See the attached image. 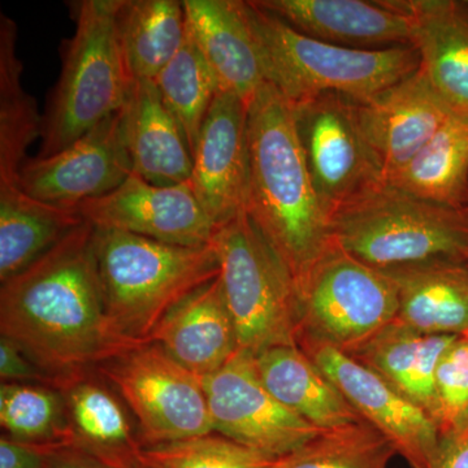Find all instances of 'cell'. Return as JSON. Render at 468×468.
Wrapping results in <instances>:
<instances>
[{
  "label": "cell",
  "mask_w": 468,
  "mask_h": 468,
  "mask_svg": "<svg viewBox=\"0 0 468 468\" xmlns=\"http://www.w3.org/2000/svg\"><path fill=\"white\" fill-rule=\"evenodd\" d=\"M254 356L267 389L307 423L329 431L363 420L298 345L270 347Z\"/></svg>",
  "instance_id": "cell-23"
},
{
  "label": "cell",
  "mask_w": 468,
  "mask_h": 468,
  "mask_svg": "<svg viewBox=\"0 0 468 468\" xmlns=\"http://www.w3.org/2000/svg\"><path fill=\"white\" fill-rule=\"evenodd\" d=\"M70 5L75 33L60 46L61 72L43 112L38 158L60 153L119 112L132 82L117 36L122 0Z\"/></svg>",
  "instance_id": "cell-6"
},
{
  "label": "cell",
  "mask_w": 468,
  "mask_h": 468,
  "mask_svg": "<svg viewBox=\"0 0 468 468\" xmlns=\"http://www.w3.org/2000/svg\"><path fill=\"white\" fill-rule=\"evenodd\" d=\"M77 209L97 229L120 230L187 248L211 245L218 229L190 183L160 186L134 174L112 192Z\"/></svg>",
  "instance_id": "cell-13"
},
{
  "label": "cell",
  "mask_w": 468,
  "mask_h": 468,
  "mask_svg": "<svg viewBox=\"0 0 468 468\" xmlns=\"http://www.w3.org/2000/svg\"><path fill=\"white\" fill-rule=\"evenodd\" d=\"M58 445H39L0 437V468H46L48 455Z\"/></svg>",
  "instance_id": "cell-36"
},
{
  "label": "cell",
  "mask_w": 468,
  "mask_h": 468,
  "mask_svg": "<svg viewBox=\"0 0 468 468\" xmlns=\"http://www.w3.org/2000/svg\"><path fill=\"white\" fill-rule=\"evenodd\" d=\"M66 403L73 445L116 466L135 457L141 443L119 394L111 392L94 369L61 381L58 387Z\"/></svg>",
  "instance_id": "cell-24"
},
{
  "label": "cell",
  "mask_w": 468,
  "mask_h": 468,
  "mask_svg": "<svg viewBox=\"0 0 468 468\" xmlns=\"http://www.w3.org/2000/svg\"><path fill=\"white\" fill-rule=\"evenodd\" d=\"M461 337H463L464 340L468 341V328L463 332V334L461 335Z\"/></svg>",
  "instance_id": "cell-40"
},
{
  "label": "cell",
  "mask_w": 468,
  "mask_h": 468,
  "mask_svg": "<svg viewBox=\"0 0 468 468\" xmlns=\"http://www.w3.org/2000/svg\"><path fill=\"white\" fill-rule=\"evenodd\" d=\"M211 245L239 350L257 356L297 345V284L248 212L218 227Z\"/></svg>",
  "instance_id": "cell-7"
},
{
  "label": "cell",
  "mask_w": 468,
  "mask_h": 468,
  "mask_svg": "<svg viewBox=\"0 0 468 468\" xmlns=\"http://www.w3.org/2000/svg\"><path fill=\"white\" fill-rule=\"evenodd\" d=\"M187 34L217 80L218 91L250 104L266 82L260 52L239 0H183Z\"/></svg>",
  "instance_id": "cell-18"
},
{
  "label": "cell",
  "mask_w": 468,
  "mask_h": 468,
  "mask_svg": "<svg viewBox=\"0 0 468 468\" xmlns=\"http://www.w3.org/2000/svg\"><path fill=\"white\" fill-rule=\"evenodd\" d=\"M94 230L85 221L0 288V335L54 378L57 389L133 346L107 316Z\"/></svg>",
  "instance_id": "cell-1"
},
{
  "label": "cell",
  "mask_w": 468,
  "mask_h": 468,
  "mask_svg": "<svg viewBox=\"0 0 468 468\" xmlns=\"http://www.w3.org/2000/svg\"><path fill=\"white\" fill-rule=\"evenodd\" d=\"M138 455L155 468H267L272 462L218 433L143 446Z\"/></svg>",
  "instance_id": "cell-33"
},
{
  "label": "cell",
  "mask_w": 468,
  "mask_h": 468,
  "mask_svg": "<svg viewBox=\"0 0 468 468\" xmlns=\"http://www.w3.org/2000/svg\"><path fill=\"white\" fill-rule=\"evenodd\" d=\"M94 248L107 316L133 345L149 343L176 304L220 275L212 245L187 248L95 228Z\"/></svg>",
  "instance_id": "cell-3"
},
{
  "label": "cell",
  "mask_w": 468,
  "mask_h": 468,
  "mask_svg": "<svg viewBox=\"0 0 468 468\" xmlns=\"http://www.w3.org/2000/svg\"><path fill=\"white\" fill-rule=\"evenodd\" d=\"M411 21L421 72L455 115L468 119V5L455 0H393Z\"/></svg>",
  "instance_id": "cell-21"
},
{
  "label": "cell",
  "mask_w": 468,
  "mask_h": 468,
  "mask_svg": "<svg viewBox=\"0 0 468 468\" xmlns=\"http://www.w3.org/2000/svg\"><path fill=\"white\" fill-rule=\"evenodd\" d=\"M46 468H116L76 445H58L48 455Z\"/></svg>",
  "instance_id": "cell-38"
},
{
  "label": "cell",
  "mask_w": 468,
  "mask_h": 468,
  "mask_svg": "<svg viewBox=\"0 0 468 468\" xmlns=\"http://www.w3.org/2000/svg\"><path fill=\"white\" fill-rule=\"evenodd\" d=\"M466 261L468 263V252H467V255H466Z\"/></svg>",
  "instance_id": "cell-41"
},
{
  "label": "cell",
  "mask_w": 468,
  "mask_h": 468,
  "mask_svg": "<svg viewBox=\"0 0 468 468\" xmlns=\"http://www.w3.org/2000/svg\"><path fill=\"white\" fill-rule=\"evenodd\" d=\"M458 337L420 334L396 320L351 356L387 378L432 418L437 368Z\"/></svg>",
  "instance_id": "cell-25"
},
{
  "label": "cell",
  "mask_w": 468,
  "mask_h": 468,
  "mask_svg": "<svg viewBox=\"0 0 468 468\" xmlns=\"http://www.w3.org/2000/svg\"><path fill=\"white\" fill-rule=\"evenodd\" d=\"M331 242L381 271L431 261H466L468 206L426 201L383 181L335 212Z\"/></svg>",
  "instance_id": "cell-5"
},
{
  "label": "cell",
  "mask_w": 468,
  "mask_h": 468,
  "mask_svg": "<svg viewBox=\"0 0 468 468\" xmlns=\"http://www.w3.org/2000/svg\"><path fill=\"white\" fill-rule=\"evenodd\" d=\"M140 454V452H138ZM116 468H155L147 464L146 462L141 460L140 455H135V457L128 458V460L122 461L120 463H117Z\"/></svg>",
  "instance_id": "cell-39"
},
{
  "label": "cell",
  "mask_w": 468,
  "mask_h": 468,
  "mask_svg": "<svg viewBox=\"0 0 468 468\" xmlns=\"http://www.w3.org/2000/svg\"><path fill=\"white\" fill-rule=\"evenodd\" d=\"M396 448L367 421L323 431L267 468H388Z\"/></svg>",
  "instance_id": "cell-32"
},
{
  "label": "cell",
  "mask_w": 468,
  "mask_h": 468,
  "mask_svg": "<svg viewBox=\"0 0 468 468\" xmlns=\"http://www.w3.org/2000/svg\"><path fill=\"white\" fill-rule=\"evenodd\" d=\"M202 380L214 433L270 460L297 451L323 432L267 389L248 351H237L226 366Z\"/></svg>",
  "instance_id": "cell-11"
},
{
  "label": "cell",
  "mask_w": 468,
  "mask_h": 468,
  "mask_svg": "<svg viewBox=\"0 0 468 468\" xmlns=\"http://www.w3.org/2000/svg\"><path fill=\"white\" fill-rule=\"evenodd\" d=\"M120 132L134 175L160 186L190 183L192 151L155 81L131 82L120 110Z\"/></svg>",
  "instance_id": "cell-19"
},
{
  "label": "cell",
  "mask_w": 468,
  "mask_h": 468,
  "mask_svg": "<svg viewBox=\"0 0 468 468\" xmlns=\"http://www.w3.org/2000/svg\"><path fill=\"white\" fill-rule=\"evenodd\" d=\"M250 185L249 107L218 92L193 153L190 186L215 227L246 211Z\"/></svg>",
  "instance_id": "cell-15"
},
{
  "label": "cell",
  "mask_w": 468,
  "mask_h": 468,
  "mask_svg": "<svg viewBox=\"0 0 468 468\" xmlns=\"http://www.w3.org/2000/svg\"><path fill=\"white\" fill-rule=\"evenodd\" d=\"M428 468H468V427L440 439L439 449Z\"/></svg>",
  "instance_id": "cell-37"
},
{
  "label": "cell",
  "mask_w": 468,
  "mask_h": 468,
  "mask_svg": "<svg viewBox=\"0 0 468 468\" xmlns=\"http://www.w3.org/2000/svg\"><path fill=\"white\" fill-rule=\"evenodd\" d=\"M466 3H467V5H468V2H466Z\"/></svg>",
  "instance_id": "cell-42"
},
{
  "label": "cell",
  "mask_w": 468,
  "mask_h": 468,
  "mask_svg": "<svg viewBox=\"0 0 468 468\" xmlns=\"http://www.w3.org/2000/svg\"><path fill=\"white\" fill-rule=\"evenodd\" d=\"M301 347L363 420L383 433L411 468H428L440 445L433 419L387 378L349 354L316 343Z\"/></svg>",
  "instance_id": "cell-12"
},
{
  "label": "cell",
  "mask_w": 468,
  "mask_h": 468,
  "mask_svg": "<svg viewBox=\"0 0 468 468\" xmlns=\"http://www.w3.org/2000/svg\"><path fill=\"white\" fill-rule=\"evenodd\" d=\"M311 38L360 50L412 46L411 21L393 0H255Z\"/></svg>",
  "instance_id": "cell-17"
},
{
  "label": "cell",
  "mask_w": 468,
  "mask_h": 468,
  "mask_svg": "<svg viewBox=\"0 0 468 468\" xmlns=\"http://www.w3.org/2000/svg\"><path fill=\"white\" fill-rule=\"evenodd\" d=\"M432 419L440 439L468 427V341L461 335L437 368Z\"/></svg>",
  "instance_id": "cell-34"
},
{
  "label": "cell",
  "mask_w": 468,
  "mask_h": 468,
  "mask_svg": "<svg viewBox=\"0 0 468 468\" xmlns=\"http://www.w3.org/2000/svg\"><path fill=\"white\" fill-rule=\"evenodd\" d=\"M162 101L176 117L194 153L218 91L217 80L189 34L183 48L155 80Z\"/></svg>",
  "instance_id": "cell-30"
},
{
  "label": "cell",
  "mask_w": 468,
  "mask_h": 468,
  "mask_svg": "<svg viewBox=\"0 0 468 468\" xmlns=\"http://www.w3.org/2000/svg\"><path fill=\"white\" fill-rule=\"evenodd\" d=\"M117 36L129 79L155 81L186 41L184 3L122 0Z\"/></svg>",
  "instance_id": "cell-27"
},
{
  "label": "cell",
  "mask_w": 468,
  "mask_h": 468,
  "mask_svg": "<svg viewBox=\"0 0 468 468\" xmlns=\"http://www.w3.org/2000/svg\"><path fill=\"white\" fill-rule=\"evenodd\" d=\"M387 181L426 201L467 207V117L452 113L432 140Z\"/></svg>",
  "instance_id": "cell-29"
},
{
  "label": "cell",
  "mask_w": 468,
  "mask_h": 468,
  "mask_svg": "<svg viewBox=\"0 0 468 468\" xmlns=\"http://www.w3.org/2000/svg\"><path fill=\"white\" fill-rule=\"evenodd\" d=\"M363 133L377 153L385 181L401 171L452 115L420 67L401 81L356 101Z\"/></svg>",
  "instance_id": "cell-16"
},
{
  "label": "cell",
  "mask_w": 468,
  "mask_h": 468,
  "mask_svg": "<svg viewBox=\"0 0 468 468\" xmlns=\"http://www.w3.org/2000/svg\"><path fill=\"white\" fill-rule=\"evenodd\" d=\"M17 24L0 15V190L20 186V171L30 144L41 138L42 117L21 84Z\"/></svg>",
  "instance_id": "cell-28"
},
{
  "label": "cell",
  "mask_w": 468,
  "mask_h": 468,
  "mask_svg": "<svg viewBox=\"0 0 468 468\" xmlns=\"http://www.w3.org/2000/svg\"><path fill=\"white\" fill-rule=\"evenodd\" d=\"M245 12L264 79L292 103L326 92L363 101L420 67L414 46L378 50L343 48L297 32L255 2H245Z\"/></svg>",
  "instance_id": "cell-4"
},
{
  "label": "cell",
  "mask_w": 468,
  "mask_h": 468,
  "mask_svg": "<svg viewBox=\"0 0 468 468\" xmlns=\"http://www.w3.org/2000/svg\"><path fill=\"white\" fill-rule=\"evenodd\" d=\"M94 371L133 414L141 448L214 433L202 378L159 345H133Z\"/></svg>",
  "instance_id": "cell-9"
},
{
  "label": "cell",
  "mask_w": 468,
  "mask_h": 468,
  "mask_svg": "<svg viewBox=\"0 0 468 468\" xmlns=\"http://www.w3.org/2000/svg\"><path fill=\"white\" fill-rule=\"evenodd\" d=\"M292 107L314 186L331 220L345 203L385 181L383 167L363 133L356 101L326 92Z\"/></svg>",
  "instance_id": "cell-10"
},
{
  "label": "cell",
  "mask_w": 468,
  "mask_h": 468,
  "mask_svg": "<svg viewBox=\"0 0 468 468\" xmlns=\"http://www.w3.org/2000/svg\"><path fill=\"white\" fill-rule=\"evenodd\" d=\"M84 223L77 208L37 201L23 187L0 190V282L23 272Z\"/></svg>",
  "instance_id": "cell-26"
},
{
  "label": "cell",
  "mask_w": 468,
  "mask_h": 468,
  "mask_svg": "<svg viewBox=\"0 0 468 468\" xmlns=\"http://www.w3.org/2000/svg\"><path fill=\"white\" fill-rule=\"evenodd\" d=\"M149 343L159 345L201 378L226 366L239 346L220 276L176 304L156 326Z\"/></svg>",
  "instance_id": "cell-20"
},
{
  "label": "cell",
  "mask_w": 468,
  "mask_h": 468,
  "mask_svg": "<svg viewBox=\"0 0 468 468\" xmlns=\"http://www.w3.org/2000/svg\"><path fill=\"white\" fill-rule=\"evenodd\" d=\"M133 174L120 132V111L46 158H27L20 186L37 201L77 208L119 187Z\"/></svg>",
  "instance_id": "cell-14"
},
{
  "label": "cell",
  "mask_w": 468,
  "mask_h": 468,
  "mask_svg": "<svg viewBox=\"0 0 468 468\" xmlns=\"http://www.w3.org/2000/svg\"><path fill=\"white\" fill-rule=\"evenodd\" d=\"M298 340L354 356L399 316L392 280L331 245L297 285Z\"/></svg>",
  "instance_id": "cell-8"
},
{
  "label": "cell",
  "mask_w": 468,
  "mask_h": 468,
  "mask_svg": "<svg viewBox=\"0 0 468 468\" xmlns=\"http://www.w3.org/2000/svg\"><path fill=\"white\" fill-rule=\"evenodd\" d=\"M0 378L2 383L48 385L57 389L54 378L27 358L14 341L0 337Z\"/></svg>",
  "instance_id": "cell-35"
},
{
  "label": "cell",
  "mask_w": 468,
  "mask_h": 468,
  "mask_svg": "<svg viewBox=\"0 0 468 468\" xmlns=\"http://www.w3.org/2000/svg\"><path fill=\"white\" fill-rule=\"evenodd\" d=\"M248 107L250 185L246 212L298 285L331 245V220L304 159L292 101L266 81Z\"/></svg>",
  "instance_id": "cell-2"
},
{
  "label": "cell",
  "mask_w": 468,
  "mask_h": 468,
  "mask_svg": "<svg viewBox=\"0 0 468 468\" xmlns=\"http://www.w3.org/2000/svg\"><path fill=\"white\" fill-rule=\"evenodd\" d=\"M383 272L396 285L399 323L424 335H461L466 331V261H431Z\"/></svg>",
  "instance_id": "cell-22"
},
{
  "label": "cell",
  "mask_w": 468,
  "mask_h": 468,
  "mask_svg": "<svg viewBox=\"0 0 468 468\" xmlns=\"http://www.w3.org/2000/svg\"><path fill=\"white\" fill-rule=\"evenodd\" d=\"M3 435L39 445H73L63 394L39 384L0 385Z\"/></svg>",
  "instance_id": "cell-31"
}]
</instances>
